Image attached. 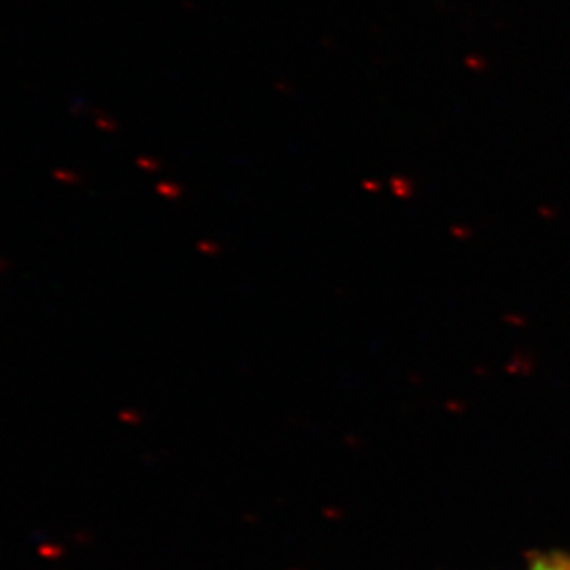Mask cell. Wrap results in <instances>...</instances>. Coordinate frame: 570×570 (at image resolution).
Segmentation results:
<instances>
[{
    "mask_svg": "<svg viewBox=\"0 0 570 570\" xmlns=\"http://www.w3.org/2000/svg\"><path fill=\"white\" fill-rule=\"evenodd\" d=\"M532 570H570V556L565 554L537 556L532 563Z\"/></svg>",
    "mask_w": 570,
    "mask_h": 570,
    "instance_id": "1",
    "label": "cell"
}]
</instances>
